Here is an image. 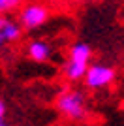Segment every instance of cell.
Listing matches in <instances>:
<instances>
[{
    "instance_id": "4",
    "label": "cell",
    "mask_w": 124,
    "mask_h": 126,
    "mask_svg": "<svg viewBox=\"0 0 124 126\" xmlns=\"http://www.w3.org/2000/svg\"><path fill=\"white\" fill-rule=\"evenodd\" d=\"M115 70L107 64H102V62H94L88 66L87 74H85V85L92 90H100V89H105L115 81Z\"/></svg>"
},
{
    "instance_id": "1",
    "label": "cell",
    "mask_w": 124,
    "mask_h": 126,
    "mask_svg": "<svg viewBox=\"0 0 124 126\" xmlns=\"http://www.w3.org/2000/svg\"><path fill=\"white\" fill-rule=\"evenodd\" d=\"M90 60H92V47L88 45L87 42H77L73 43L70 51H68V57L62 64V74L68 81H81L87 74L88 66H90Z\"/></svg>"
},
{
    "instance_id": "6",
    "label": "cell",
    "mask_w": 124,
    "mask_h": 126,
    "mask_svg": "<svg viewBox=\"0 0 124 126\" xmlns=\"http://www.w3.org/2000/svg\"><path fill=\"white\" fill-rule=\"evenodd\" d=\"M26 55L30 60L34 62H47L53 55V47L51 43L45 42V40H32L28 45H26Z\"/></svg>"
},
{
    "instance_id": "5",
    "label": "cell",
    "mask_w": 124,
    "mask_h": 126,
    "mask_svg": "<svg viewBox=\"0 0 124 126\" xmlns=\"http://www.w3.org/2000/svg\"><path fill=\"white\" fill-rule=\"evenodd\" d=\"M21 36H23V28L19 23L10 15H0V51H4L8 45L21 40Z\"/></svg>"
},
{
    "instance_id": "7",
    "label": "cell",
    "mask_w": 124,
    "mask_h": 126,
    "mask_svg": "<svg viewBox=\"0 0 124 126\" xmlns=\"http://www.w3.org/2000/svg\"><path fill=\"white\" fill-rule=\"evenodd\" d=\"M25 0H0V15H10L23 6Z\"/></svg>"
},
{
    "instance_id": "2",
    "label": "cell",
    "mask_w": 124,
    "mask_h": 126,
    "mask_svg": "<svg viewBox=\"0 0 124 126\" xmlns=\"http://www.w3.org/2000/svg\"><path fill=\"white\" fill-rule=\"evenodd\" d=\"M57 109L60 115L72 121H83L88 115L87 98L77 89H66L57 96Z\"/></svg>"
},
{
    "instance_id": "9",
    "label": "cell",
    "mask_w": 124,
    "mask_h": 126,
    "mask_svg": "<svg viewBox=\"0 0 124 126\" xmlns=\"http://www.w3.org/2000/svg\"><path fill=\"white\" fill-rule=\"evenodd\" d=\"M0 126H8V124H6V122H4V124H0Z\"/></svg>"
},
{
    "instance_id": "3",
    "label": "cell",
    "mask_w": 124,
    "mask_h": 126,
    "mask_svg": "<svg viewBox=\"0 0 124 126\" xmlns=\"http://www.w3.org/2000/svg\"><path fill=\"white\" fill-rule=\"evenodd\" d=\"M49 21V8L41 2H26L19 8L17 23L23 30H38Z\"/></svg>"
},
{
    "instance_id": "8",
    "label": "cell",
    "mask_w": 124,
    "mask_h": 126,
    "mask_svg": "<svg viewBox=\"0 0 124 126\" xmlns=\"http://www.w3.org/2000/svg\"><path fill=\"white\" fill-rule=\"evenodd\" d=\"M6 122V104L0 100V124Z\"/></svg>"
}]
</instances>
